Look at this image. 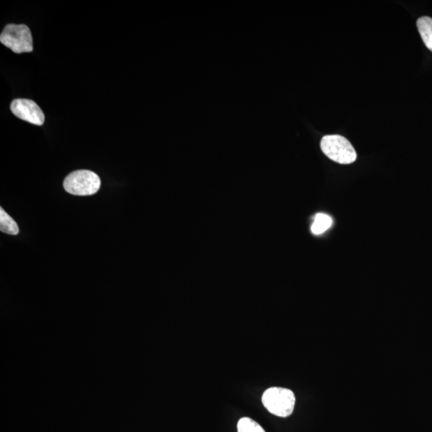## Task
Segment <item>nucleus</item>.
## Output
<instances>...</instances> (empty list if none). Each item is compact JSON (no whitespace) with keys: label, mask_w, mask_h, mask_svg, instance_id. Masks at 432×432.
Returning a JSON list of instances; mask_svg holds the SVG:
<instances>
[{"label":"nucleus","mask_w":432,"mask_h":432,"mask_svg":"<svg viewBox=\"0 0 432 432\" xmlns=\"http://www.w3.org/2000/svg\"><path fill=\"white\" fill-rule=\"evenodd\" d=\"M417 27L426 47L432 52V19L423 16L417 20Z\"/></svg>","instance_id":"423d86ee"},{"label":"nucleus","mask_w":432,"mask_h":432,"mask_svg":"<svg viewBox=\"0 0 432 432\" xmlns=\"http://www.w3.org/2000/svg\"><path fill=\"white\" fill-rule=\"evenodd\" d=\"M237 431L238 432H266L258 423L248 417H244L239 420Z\"/></svg>","instance_id":"1a4fd4ad"},{"label":"nucleus","mask_w":432,"mask_h":432,"mask_svg":"<svg viewBox=\"0 0 432 432\" xmlns=\"http://www.w3.org/2000/svg\"><path fill=\"white\" fill-rule=\"evenodd\" d=\"M10 110L16 117L30 124L42 126L45 123V114L34 101L27 98H16L10 103Z\"/></svg>","instance_id":"39448f33"},{"label":"nucleus","mask_w":432,"mask_h":432,"mask_svg":"<svg viewBox=\"0 0 432 432\" xmlns=\"http://www.w3.org/2000/svg\"><path fill=\"white\" fill-rule=\"evenodd\" d=\"M0 41L16 54L31 52L33 40L29 27L24 24H8L5 27Z\"/></svg>","instance_id":"20e7f679"},{"label":"nucleus","mask_w":432,"mask_h":432,"mask_svg":"<svg viewBox=\"0 0 432 432\" xmlns=\"http://www.w3.org/2000/svg\"><path fill=\"white\" fill-rule=\"evenodd\" d=\"M262 403L272 415L286 418L294 412L295 396L294 392L288 388L270 387L262 394Z\"/></svg>","instance_id":"f257e3e1"},{"label":"nucleus","mask_w":432,"mask_h":432,"mask_svg":"<svg viewBox=\"0 0 432 432\" xmlns=\"http://www.w3.org/2000/svg\"><path fill=\"white\" fill-rule=\"evenodd\" d=\"M101 180L98 174L89 170H78L68 174L64 181L67 193L79 196L94 195L100 190Z\"/></svg>","instance_id":"f03ea898"},{"label":"nucleus","mask_w":432,"mask_h":432,"mask_svg":"<svg viewBox=\"0 0 432 432\" xmlns=\"http://www.w3.org/2000/svg\"><path fill=\"white\" fill-rule=\"evenodd\" d=\"M332 225V218L325 214H317L311 226V232L314 234H321Z\"/></svg>","instance_id":"6e6552de"},{"label":"nucleus","mask_w":432,"mask_h":432,"mask_svg":"<svg viewBox=\"0 0 432 432\" xmlns=\"http://www.w3.org/2000/svg\"><path fill=\"white\" fill-rule=\"evenodd\" d=\"M322 152L330 160L341 164H350L357 160L354 147L346 139L338 135H326L320 143Z\"/></svg>","instance_id":"7ed1b4c3"},{"label":"nucleus","mask_w":432,"mask_h":432,"mask_svg":"<svg viewBox=\"0 0 432 432\" xmlns=\"http://www.w3.org/2000/svg\"><path fill=\"white\" fill-rule=\"evenodd\" d=\"M0 231L12 236H16L20 232L17 223L2 207L0 209Z\"/></svg>","instance_id":"0eeeda50"}]
</instances>
